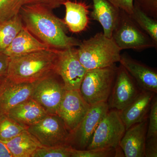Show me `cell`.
Segmentation results:
<instances>
[{
	"mask_svg": "<svg viewBox=\"0 0 157 157\" xmlns=\"http://www.w3.org/2000/svg\"><path fill=\"white\" fill-rule=\"evenodd\" d=\"M52 10L39 4H25L19 14L25 27L50 48L63 49L78 47L81 41L68 36L63 19L57 17Z\"/></svg>",
	"mask_w": 157,
	"mask_h": 157,
	"instance_id": "1",
	"label": "cell"
},
{
	"mask_svg": "<svg viewBox=\"0 0 157 157\" xmlns=\"http://www.w3.org/2000/svg\"><path fill=\"white\" fill-rule=\"evenodd\" d=\"M57 49L51 48L10 57L7 78L17 83H32L54 73Z\"/></svg>",
	"mask_w": 157,
	"mask_h": 157,
	"instance_id": "2",
	"label": "cell"
},
{
	"mask_svg": "<svg viewBox=\"0 0 157 157\" xmlns=\"http://www.w3.org/2000/svg\"><path fill=\"white\" fill-rule=\"evenodd\" d=\"M121 51L112 38L103 33L81 41L77 48L79 61L87 71L116 65L120 60Z\"/></svg>",
	"mask_w": 157,
	"mask_h": 157,
	"instance_id": "3",
	"label": "cell"
},
{
	"mask_svg": "<svg viewBox=\"0 0 157 157\" xmlns=\"http://www.w3.org/2000/svg\"><path fill=\"white\" fill-rule=\"evenodd\" d=\"M116 65L87 70L79 90L85 101L90 104L107 102L116 76Z\"/></svg>",
	"mask_w": 157,
	"mask_h": 157,
	"instance_id": "4",
	"label": "cell"
},
{
	"mask_svg": "<svg viewBox=\"0 0 157 157\" xmlns=\"http://www.w3.org/2000/svg\"><path fill=\"white\" fill-rule=\"evenodd\" d=\"M111 38L121 51L132 49L140 52L148 48H156L157 46V44L137 25L130 14L121 9Z\"/></svg>",
	"mask_w": 157,
	"mask_h": 157,
	"instance_id": "5",
	"label": "cell"
},
{
	"mask_svg": "<svg viewBox=\"0 0 157 157\" xmlns=\"http://www.w3.org/2000/svg\"><path fill=\"white\" fill-rule=\"evenodd\" d=\"M26 129L42 146H70V132L57 114H47Z\"/></svg>",
	"mask_w": 157,
	"mask_h": 157,
	"instance_id": "6",
	"label": "cell"
},
{
	"mask_svg": "<svg viewBox=\"0 0 157 157\" xmlns=\"http://www.w3.org/2000/svg\"><path fill=\"white\" fill-rule=\"evenodd\" d=\"M54 72L59 76L65 90H79L87 70L78 59L75 47L57 49V57Z\"/></svg>",
	"mask_w": 157,
	"mask_h": 157,
	"instance_id": "7",
	"label": "cell"
},
{
	"mask_svg": "<svg viewBox=\"0 0 157 157\" xmlns=\"http://www.w3.org/2000/svg\"><path fill=\"white\" fill-rule=\"evenodd\" d=\"M126 131L119 110H109L98 125L86 149L103 147L116 149L119 146Z\"/></svg>",
	"mask_w": 157,
	"mask_h": 157,
	"instance_id": "8",
	"label": "cell"
},
{
	"mask_svg": "<svg viewBox=\"0 0 157 157\" xmlns=\"http://www.w3.org/2000/svg\"><path fill=\"white\" fill-rule=\"evenodd\" d=\"M109 110L107 102L91 105L78 127L70 133L69 145L76 149H86L98 125Z\"/></svg>",
	"mask_w": 157,
	"mask_h": 157,
	"instance_id": "9",
	"label": "cell"
},
{
	"mask_svg": "<svg viewBox=\"0 0 157 157\" xmlns=\"http://www.w3.org/2000/svg\"><path fill=\"white\" fill-rule=\"evenodd\" d=\"M65 91L61 78L54 73L34 82L31 98L40 104L48 114H57Z\"/></svg>",
	"mask_w": 157,
	"mask_h": 157,
	"instance_id": "10",
	"label": "cell"
},
{
	"mask_svg": "<svg viewBox=\"0 0 157 157\" xmlns=\"http://www.w3.org/2000/svg\"><path fill=\"white\" fill-rule=\"evenodd\" d=\"M90 106L82 98L79 90H66L56 114L71 133L78 127Z\"/></svg>",
	"mask_w": 157,
	"mask_h": 157,
	"instance_id": "11",
	"label": "cell"
},
{
	"mask_svg": "<svg viewBox=\"0 0 157 157\" xmlns=\"http://www.w3.org/2000/svg\"><path fill=\"white\" fill-rule=\"evenodd\" d=\"M134 78L120 65L117 67L116 76L108 99L109 108L121 110L131 104L139 92Z\"/></svg>",
	"mask_w": 157,
	"mask_h": 157,
	"instance_id": "12",
	"label": "cell"
},
{
	"mask_svg": "<svg viewBox=\"0 0 157 157\" xmlns=\"http://www.w3.org/2000/svg\"><path fill=\"white\" fill-rule=\"evenodd\" d=\"M34 83H17L6 77L0 84V114L31 98Z\"/></svg>",
	"mask_w": 157,
	"mask_h": 157,
	"instance_id": "13",
	"label": "cell"
},
{
	"mask_svg": "<svg viewBox=\"0 0 157 157\" xmlns=\"http://www.w3.org/2000/svg\"><path fill=\"white\" fill-rule=\"evenodd\" d=\"M119 63L143 90L157 93V73L154 69L132 58L127 53L121 54Z\"/></svg>",
	"mask_w": 157,
	"mask_h": 157,
	"instance_id": "14",
	"label": "cell"
},
{
	"mask_svg": "<svg viewBox=\"0 0 157 157\" xmlns=\"http://www.w3.org/2000/svg\"><path fill=\"white\" fill-rule=\"evenodd\" d=\"M147 121L133 125L126 131L119 146L126 157H145Z\"/></svg>",
	"mask_w": 157,
	"mask_h": 157,
	"instance_id": "15",
	"label": "cell"
},
{
	"mask_svg": "<svg viewBox=\"0 0 157 157\" xmlns=\"http://www.w3.org/2000/svg\"><path fill=\"white\" fill-rule=\"evenodd\" d=\"M155 94L151 91L142 90L131 104L120 110V115L126 130L146 119Z\"/></svg>",
	"mask_w": 157,
	"mask_h": 157,
	"instance_id": "16",
	"label": "cell"
},
{
	"mask_svg": "<svg viewBox=\"0 0 157 157\" xmlns=\"http://www.w3.org/2000/svg\"><path fill=\"white\" fill-rule=\"evenodd\" d=\"M64 21L68 29L73 33L85 31L90 23V6L82 1L66 0Z\"/></svg>",
	"mask_w": 157,
	"mask_h": 157,
	"instance_id": "17",
	"label": "cell"
},
{
	"mask_svg": "<svg viewBox=\"0 0 157 157\" xmlns=\"http://www.w3.org/2000/svg\"><path fill=\"white\" fill-rule=\"evenodd\" d=\"M92 11L91 18L98 21L103 29V34L111 38L119 17L121 9L113 6L108 0H92Z\"/></svg>",
	"mask_w": 157,
	"mask_h": 157,
	"instance_id": "18",
	"label": "cell"
},
{
	"mask_svg": "<svg viewBox=\"0 0 157 157\" xmlns=\"http://www.w3.org/2000/svg\"><path fill=\"white\" fill-rule=\"evenodd\" d=\"M6 114L26 128L39 122L48 114L40 104L31 98L13 107Z\"/></svg>",
	"mask_w": 157,
	"mask_h": 157,
	"instance_id": "19",
	"label": "cell"
},
{
	"mask_svg": "<svg viewBox=\"0 0 157 157\" xmlns=\"http://www.w3.org/2000/svg\"><path fill=\"white\" fill-rule=\"evenodd\" d=\"M51 48L33 36L24 26L9 47L3 52L12 57Z\"/></svg>",
	"mask_w": 157,
	"mask_h": 157,
	"instance_id": "20",
	"label": "cell"
},
{
	"mask_svg": "<svg viewBox=\"0 0 157 157\" xmlns=\"http://www.w3.org/2000/svg\"><path fill=\"white\" fill-rule=\"evenodd\" d=\"M12 157H32L42 147L27 129L6 143Z\"/></svg>",
	"mask_w": 157,
	"mask_h": 157,
	"instance_id": "21",
	"label": "cell"
},
{
	"mask_svg": "<svg viewBox=\"0 0 157 157\" xmlns=\"http://www.w3.org/2000/svg\"><path fill=\"white\" fill-rule=\"evenodd\" d=\"M23 27L19 14L0 23V52L9 47Z\"/></svg>",
	"mask_w": 157,
	"mask_h": 157,
	"instance_id": "22",
	"label": "cell"
},
{
	"mask_svg": "<svg viewBox=\"0 0 157 157\" xmlns=\"http://www.w3.org/2000/svg\"><path fill=\"white\" fill-rule=\"evenodd\" d=\"M137 25L157 44V20L149 16L134 3V9L130 14Z\"/></svg>",
	"mask_w": 157,
	"mask_h": 157,
	"instance_id": "23",
	"label": "cell"
},
{
	"mask_svg": "<svg viewBox=\"0 0 157 157\" xmlns=\"http://www.w3.org/2000/svg\"><path fill=\"white\" fill-rule=\"evenodd\" d=\"M26 129L8 114H0V141L6 143Z\"/></svg>",
	"mask_w": 157,
	"mask_h": 157,
	"instance_id": "24",
	"label": "cell"
},
{
	"mask_svg": "<svg viewBox=\"0 0 157 157\" xmlns=\"http://www.w3.org/2000/svg\"><path fill=\"white\" fill-rule=\"evenodd\" d=\"M25 0H0V23L19 14Z\"/></svg>",
	"mask_w": 157,
	"mask_h": 157,
	"instance_id": "25",
	"label": "cell"
},
{
	"mask_svg": "<svg viewBox=\"0 0 157 157\" xmlns=\"http://www.w3.org/2000/svg\"><path fill=\"white\" fill-rule=\"evenodd\" d=\"M71 147L67 145L42 146L37 150L32 157H71Z\"/></svg>",
	"mask_w": 157,
	"mask_h": 157,
	"instance_id": "26",
	"label": "cell"
},
{
	"mask_svg": "<svg viewBox=\"0 0 157 157\" xmlns=\"http://www.w3.org/2000/svg\"><path fill=\"white\" fill-rule=\"evenodd\" d=\"M116 149L103 147L90 149L78 150L71 147V157H115Z\"/></svg>",
	"mask_w": 157,
	"mask_h": 157,
	"instance_id": "27",
	"label": "cell"
},
{
	"mask_svg": "<svg viewBox=\"0 0 157 157\" xmlns=\"http://www.w3.org/2000/svg\"><path fill=\"white\" fill-rule=\"evenodd\" d=\"M149 116L146 139L157 137V99L154 97L152 101Z\"/></svg>",
	"mask_w": 157,
	"mask_h": 157,
	"instance_id": "28",
	"label": "cell"
},
{
	"mask_svg": "<svg viewBox=\"0 0 157 157\" xmlns=\"http://www.w3.org/2000/svg\"><path fill=\"white\" fill-rule=\"evenodd\" d=\"M134 3L149 16L157 19V0H134Z\"/></svg>",
	"mask_w": 157,
	"mask_h": 157,
	"instance_id": "29",
	"label": "cell"
},
{
	"mask_svg": "<svg viewBox=\"0 0 157 157\" xmlns=\"http://www.w3.org/2000/svg\"><path fill=\"white\" fill-rule=\"evenodd\" d=\"M66 0H25V4H39L52 10L58 9L62 6Z\"/></svg>",
	"mask_w": 157,
	"mask_h": 157,
	"instance_id": "30",
	"label": "cell"
},
{
	"mask_svg": "<svg viewBox=\"0 0 157 157\" xmlns=\"http://www.w3.org/2000/svg\"><path fill=\"white\" fill-rule=\"evenodd\" d=\"M113 6L131 14L134 9V0H108Z\"/></svg>",
	"mask_w": 157,
	"mask_h": 157,
	"instance_id": "31",
	"label": "cell"
},
{
	"mask_svg": "<svg viewBox=\"0 0 157 157\" xmlns=\"http://www.w3.org/2000/svg\"><path fill=\"white\" fill-rule=\"evenodd\" d=\"M145 157H157V137L146 139Z\"/></svg>",
	"mask_w": 157,
	"mask_h": 157,
	"instance_id": "32",
	"label": "cell"
},
{
	"mask_svg": "<svg viewBox=\"0 0 157 157\" xmlns=\"http://www.w3.org/2000/svg\"><path fill=\"white\" fill-rule=\"evenodd\" d=\"M10 59V57L0 52V82L7 77Z\"/></svg>",
	"mask_w": 157,
	"mask_h": 157,
	"instance_id": "33",
	"label": "cell"
},
{
	"mask_svg": "<svg viewBox=\"0 0 157 157\" xmlns=\"http://www.w3.org/2000/svg\"><path fill=\"white\" fill-rule=\"evenodd\" d=\"M0 157H12L6 144L0 141Z\"/></svg>",
	"mask_w": 157,
	"mask_h": 157,
	"instance_id": "34",
	"label": "cell"
},
{
	"mask_svg": "<svg viewBox=\"0 0 157 157\" xmlns=\"http://www.w3.org/2000/svg\"><path fill=\"white\" fill-rule=\"evenodd\" d=\"M1 82H0V84H1Z\"/></svg>",
	"mask_w": 157,
	"mask_h": 157,
	"instance_id": "35",
	"label": "cell"
}]
</instances>
